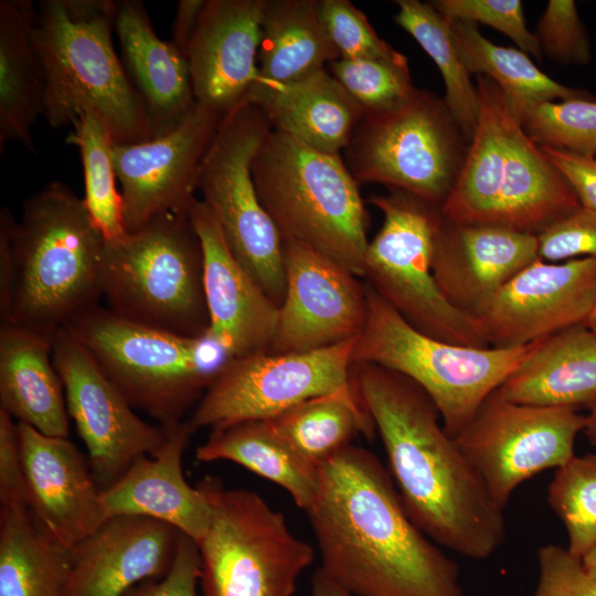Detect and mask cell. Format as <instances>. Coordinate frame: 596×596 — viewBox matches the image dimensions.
Instances as JSON below:
<instances>
[{"label":"cell","instance_id":"cell-45","mask_svg":"<svg viewBox=\"0 0 596 596\" xmlns=\"http://www.w3.org/2000/svg\"><path fill=\"white\" fill-rule=\"evenodd\" d=\"M539 577L532 596H596V578L582 560L557 544L538 550Z\"/></svg>","mask_w":596,"mask_h":596},{"label":"cell","instance_id":"cell-8","mask_svg":"<svg viewBox=\"0 0 596 596\" xmlns=\"http://www.w3.org/2000/svg\"><path fill=\"white\" fill-rule=\"evenodd\" d=\"M100 290L107 308L125 319L179 336H206L203 251L188 211L161 214L106 241Z\"/></svg>","mask_w":596,"mask_h":596},{"label":"cell","instance_id":"cell-1","mask_svg":"<svg viewBox=\"0 0 596 596\" xmlns=\"http://www.w3.org/2000/svg\"><path fill=\"white\" fill-rule=\"evenodd\" d=\"M326 575L355 596H465L457 562L406 513L389 470L350 444L318 466L305 511Z\"/></svg>","mask_w":596,"mask_h":596},{"label":"cell","instance_id":"cell-52","mask_svg":"<svg viewBox=\"0 0 596 596\" xmlns=\"http://www.w3.org/2000/svg\"><path fill=\"white\" fill-rule=\"evenodd\" d=\"M584 433L588 441L596 447V407L590 409L589 415L586 416Z\"/></svg>","mask_w":596,"mask_h":596},{"label":"cell","instance_id":"cell-53","mask_svg":"<svg viewBox=\"0 0 596 596\" xmlns=\"http://www.w3.org/2000/svg\"><path fill=\"white\" fill-rule=\"evenodd\" d=\"M582 563L587 573L596 578V546L582 558Z\"/></svg>","mask_w":596,"mask_h":596},{"label":"cell","instance_id":"cell-32","mask_svg":"<svg viewBox=\"0 0 596 596\" xmlns=\"http://www.w3.org/2000/svg\"><path fill=\"white\" fill-rule=\"evenodd\" d=\"M71 549L25 501L0 504V596H64Z\"/></svg>","mask_w":596,"mask_h":596},{"label":"cell","instance_id":"cell-41","mask_svg":"<svg viewBox=\"0 0 596 596\" xmlns=\"http://www.w3.org/2000/svg\"><path fill=\"white\" fill-rule=\"evenodd\" d=\"M320 14L340 58H387L400 52L381 39L349 0H320Z\"/></svg>","mask_w":596,"mask_h":596},{"label":"cell","instance_id":"cell-23","mask_svg":"<svg viewBox=\"0 0 596 596\" xmlns=\"http://www.w3.org/2000/svg\"><path fill=\"white\" fill-rule=\"evenodd\" d=\"M18 434L28 505L72 549L107 519L88 457L67 438L46 436L24 423H18Z\"/></svg>","mask_w":596,"mask_h":596},{"label":"cell","instance_id":"cell-38","mask_svg":"<svg viewBox=\"0 0 596 596\" xmlns=\"http://www.w3.org/2000/svg\"><path fill=\"white\" fill-rule=\"evenodd\" d=\"M547 502L566 529V549L582 560L596 546V453L574 456L555 470Z\"/></svg>","mask_w":596,"mask_h":596},{"label":"cell","instance_id":"cell-47","mask_svg":"<svg viewBox=\"0 0 596 596\" xmlns=\"http://www.w3.org/2000/svg\"><path fill=\"white\" fill-rule=\"evenodd\" d=\"M15 501L26 502L18 423L0 408V504Z\"/></svg>","mask_w":596,"mask_h":596},{"label":"cell","instance_id":"cell-17","mask_svg":"<svg viewBox=\"0 0 596 596\" xmlns=\"http://www.w3.org/2000/svg\"><path fill=\"white\" fill-rule=\"evenodd\" d=\"M283 243L286 292L267 352H309L356 338L366 319V285L332 258Z\"/></svg>","mask_w":596,"mask_h":596},{"label":"cell","instance_id":"cell-22","mask_svg":"<svg viewBox=\"0 0 596 596\" xmlns=\"http://www.w3.org/2000/svg\"><path fill=\"white\" fill-rule=\"evenodd\" d=\"M536 259L534 234L494 225L455 223L441 215L432 269L445 299L479 320L498 291Z\"/></svg>","mask_w":596,"mask_h":596},{"label":"cell","instance_id":"cell-49","mask_svg":"<svg viewBox=\"0 0 596 596\" xmlns=\"http://www.w3.org/2000/svg\"><path fill=\"white\" fill-rule=\"evenodd\" d=\"M17 220L8 207L0 210V322L9 315L14 277L12 233Z\"/></svg>","mask_w":596,"mask_h":596},{"label":"cell","instance_id":"cell-36","mask_svg":"<svg viewBox=\"0 0 596 596\" xmlns=\"http://www.w3.org/2000/svg\"><path fill=\"white\" fill-rule=\"evenodd\" d=\"M395 22L408 32L437 65L444 100L466 138L471 141L479 116V97L457 51L449 19L430 2L398 0Z\"/></svg>","mask_w":596,"mask_h":596},{"label":"cell","instance_id":"cell-16","mask_svg":"<svg viewBox=\"0 0 596 596\" xmlns=\"http://www.w3.org/2000/svg\"><path fill=\"white\" fill-rule=\"evenodd\" d=\"M53 362L64 386L68 416L85 444L102 492L138 457L157 454L168 429L138 416L86 347L65 328L53 338Z\"/></svg>","mask_w":596,"mask_h":596},{"label":"cell","instance_id":"cell-6","mask_svg":"<svg viewBox=\"0 0 596 596\" xmlns=\"http://www.w3.org/2000/svg\"><path fill=\"white\" fill-rule=\"evenodd\" d=\"M252 174L283 242L307 246L363 277L370 217L342 156L272 130Z\"/></svg>","mask_w":596,"mask_h":596},{"label":"cell","instance_id":"cell-40","mask_svg":"<svg viewBox=\"0 0 596 596\" xmlns=\"http://www.w3.org/2000/svg\"><path fill=\"white\" fill-rule=\"evenodd\" d=\"M538 146L596 157V102L575 98L538 106L523 121Z\"/></svg>","mask_w":596,"mask_h":596},{"label":"cell","instance_id":"cell-50","mask_svg":"<svg viewBox=\"0 0 596 596\" xmlns=\"http://www.w3.org/2000/svg\"><path fill=\"white\" fill-rule=\"evenodd\" d=\"M206 0H180L169 40L184 56Z\"/></svg>","mask_w":596,"mask_h":596},{"label":"cell","instance_id":"cell-39","mask_svg":"<svg viewBox=\"0 0 596 596\" xmlns=\"http://www.w3.org/2000/svg\"><path fill=\"white\" fill-rule=\"evenodd\" d=\"M327 70L342 85L363 114L381 113L404 103L414 93L407 58H338Z\"/></svg>","mask_w":596,"mask_h":596},{"label":"cell","instance_id":"cell-19","mask_svg":"<svg viewBox=\"0 0 596 596\" xmlns=\"http://www.w3.org/2000/svg\"><path fill=\"white\" fill-rule=\"evenodd\" d=\"M595 304L596 258H539L498 291L479 321L490 347H522L585 323Z\"/></svg>","mask_w":596,"mask_h":596},{"label":"cell","instance_id":"cell-37","mask_svg":"<svg viewBox=\"0 0 596 596\" xmlns=\"http://www.w3.org/2000/svg\"><path fill=\"white\" fill-rule=\"evenodd\" d=\"M72 126L65 141L79 150L87 209L107 242L121 238L126 230L123 199L116 188L114 141L106 127L92 114L81 115Z\"/></svg>","mask_w":596,"mask_h":596},{"label":"cell","instance_id":"cell-27","mask_svg":"<svg viewBox=\"0 0 596 596\" xmlns=\"http://www.w3.org/2000/svg\"><path fill=\"white\" fill-rule=\"evenodd\" d=\"M272 130L308 147L342 155L363 110L324 68L288 84L256 83L247 98Z\"/></svg>","mask_w":596,"mask_h":596},{"label":"cell","instance_id":"cell-44","mask_svg":"<svg viewBox=\"0 0 596 596\" xmlns=\"http://www.w3.org/2000/svg\"><path fill=\"white\" fill-rule=\"evenodd\" d=\"M536 237L539 258L544 262L596 258V211L581 205L550 224Z\"/></svg>","mask_w":596,"mask_h":596},{"label":"cell","instance_id":"cell-48","mask_svg":"<svg viewBox=\"0 0 596 596\" xmlns=\"http://www.w3.org/2000/svg\"><path fill=\"white\" fill-rule=\"evenodd\" d=\"M575 192L582 206L596 211V157L539 146Z\"/></svg>","mask_w":596,"mask_h":596},{"label":"cell","instance_id":"cell-21","mask_svg":"<svg viewBox=\"0 0 596 596\" xmlns=\"http://www.w3.org/2000/svg\"><path fill=\"white\" fill-rule=\"evenodd\" d=\"M188 214L203 251L207 333L231 358L267 351L279 306L233 255L215 216L196 196Z\"/></svg>","mask_w":596,"mask_h":596},{"label":"cell","instance_id":"cell-4","mask_svg":"<svg viewBox=\"0 0 596 596\" xmlns=\"http://www.w3.org/2000/svg\"><path fill=\"white\" fill-rule=\"evenodd\" d=\"M476 87L477 127L440 214L455 223L538 235L581 203L513 117L500 87L483 75L477 76Z\"/></svg>","mask_w":596,"mask_h":596},{"label":"cell","instance_id":"cell-2","mask_svg":"<svg viewBox=\"0 0 596 596\" xmlns=\"http://www.w3.org/2000/svg\"><path fill=\"white\" fill-rule=\"evenodd\" d=\"M351 382L374 423L411 520L462 557L493 555L507 536L504 509L445 432L428 394L411 379L373 363H353Z\"/></svg>","mask_w":596,"mask_h":596},{"label":"cell","instance_id":"cell-15","mask_svg":"<svg viewBox=\"0 0 596 596\" xmlns=\"http://www.w3.org/2000/svg\"><path fill=\"white\" fill-rule=\"evenodd\" d=\"M585 425L586 415L577 409L515 404L494 391L454 439L504 509L521 483L575 456Z\"/></svg>","mask_w":596,"mask_h":596},{"label":"cell","instance_id":"cell-20","mask_svg":"<svg viewBox=\"0 0 596 596\" xmlns=\"http://www.w3.org/2000/svg\"><path fill=\"white\" fill-rule=\"evenodd\" d=\"M266 0H206L185 51L196 103L226 116L258 77Z\"/></svg>","mask_w":596,"mask_h":596},{"label":"cell","instance_id":"cell-26","mask_svg":"<svg viewBox=\"0 0 596 596\" xmlns=\"http://www.w3.org/2000/svg\"><path fill=\"white\" fill-rule=\"evenodd\" d=\"M115 33L124 66L150 118L153 138L172 132L196 105L185 56L158 36L140 0L117 1Z\"/></svg>","mask_w":596,"mask_h":596},{"label":"cell","instance_id":"cell-10","mask_svg":"<svg viewBox=\"0 0 596 596\" xmlns=\"http://www.w3.org/2000/svg\"><path fill=\"white\" fill-rule=\"evenodd\" d=\"M196 486L211 508L198 542L202 596H292L313 561L312 546L257 492L227 488L214 476Z\"/></svg>","mask_w":596,"mask_h":596},{"label":"cell","instance_id":"cell-18","mask_svg":"<svg viewBox=\"0 0 596 596\" xmlns=\"http://www.w3.org/2000/svg\"><path fill=\"white\" fill-rule=\"evenodd\" d=\"M225 116L196 103L172 132L111 148L126 233L155 217L185 212L195 198L201 163Z\"/></svg>","mask_w":596,"mask_h":596},{"label":"cell","instance_id":"cell-13","mask_svg":"<svg viewBox=\"0 0 596 596\" xmlns=\"http://www.w3.org/2000/svg\"><path fill=\"white\" fill-rule=\"evenodd\" d=\"M272 131L245 102L226 115L201 163L196 191L215 216L237 260L280 306L286 292L284 243L253 180V160Z\"/></svg>","mask_w":596,"mask_h":596},{"label":"cell","instance_id":"cell-24","mask_svg":"<svg viewBox=\"0 0 596 596\" xmlns=\"http://www.w3.org/2000/svg\"><path fill=\"white\" fill-rule=\"evenodd\" d=\"M181 531L150 518L114 515L71 549L64 596H124L171 567Z\"/></svg>","mask_w":596,"mask_h":596},{"label":"cell","instance_id":"cell-34","mask_svg":"<svg viewBox=\"0 0 596 596\" xmlns=\"http://www.w3.org/2000/svg\"><path fill=\"white\" fill-rule=\"evenodd\" d=\"M460 60L469 74L487 76L502 91L513 117L522 125L540 105L555 99H592L587 92L562 85L543 73L526 53L485 38L476 23L449 19Z\"/></svg>","mask_w":596,"mask_h":596},{"label":"cell","instance_id":"cell-51","mask_svg":"<svg viewBox=\"0 0 596 596\" xmlns=\"http://www.w3.org/2000/svg\"><path fill=\"white\" fill-rule=\"evenodd\" d=\"M310 596H355L328 575H326L320 568L315 573L311 581Z\"/></svg>","mask_w":596,"mask_h":596},{"label":"cell","instance_id":"cell-9","mask_svg":"<svg viewBox=\"0 0 596 596\" xmlns=\"http://www.w3.org/2000/svg\"><path fill=\"white\" fill-rule=\"evenodd\" d=\"M366 297V319L356 338L352 362L377 364L414 381L436 405L451 438L465 428L534 344L472 348L445 342L411 326L369 285Z\"/></svg>","mask_w":596,"mask_h":596},{"label":"cell","instance_id":"cell-11","mask_svg":"<svg viewBox=\"0 0 596 596\" xmlns=\"http://www.w3.org/2000/svg\"><path fill=\"white\" fill-rule=\"evenodd\" d=\"M469 143L444 98L416 88L394 108L363 114L341 156L359 184H384L440 207Z\"/></svg>","mask_w":596,"mask_h":596},{"label":"cell","instance_id":"cell-31","mask_svg":"<svg viewBox=\"0 0 596 596\" xmlns=\"http://www.w3.org/2000/svg\"><path fill=\"white\" fill-rule=\"evenodd\" d=\"M338 58L320 14V0H266L256 83L296 82Z\"/></svg>","mask_w":596,"mask_h":596},{"label":"cell","instance_id":"cell-33","mask_svg":"<svg viewBox=\"0 0 596 596\" xmlns=\"http://www.w3.org/2000/svg\"><path fill=\"white\" fill-rule=\"evenodd\" d=\"M201 462L227 460L281 487L306 511L318 487V467L299 456L267 419L212 429L196 447Z\"/></svg>","mask_w":596,"mask_h":596},{"label":"cell","instance_id":"cell-12","mask_svg":"<svg viewBox=\"0 0 596 596\" xmlns=\"http://www.w3.org/2000/svg\"><path fill=\"white\" fill-rule=\"evenodd\" d=\"M369 202L382 212L383 223L366 247L368 285L418 331L458 345L490 347L480 321L454 308L434 278L439 207L395 189Z\"/></svg>","mask_w":596,"mask_h":596},{"label":"cell","instance_id":"cell-30","mask_svg":"<svg viewBox=\"0 0 596 596\" xmlns=\"http://www.w3.org/2000/svg\"><path fill=\"white\" fill-rule=\"evenodd\" d=\"M35 7L0 1V149L19 142L34 152L32 127L44 110V78L32 40Z\"/></svg>","mask_w":596,"mask_h":596},{"label":"cell","instance_id":"cell-7","mask_svg":"<svg viewBox=\"0 0 596 596\" xmlns=\"http://www.w3.org/2000/svg\"><path fill=\"white\" fill-rule=\"evenodd\" d=\"M65 329L86 347L128 403L161 426L183 422L231 359L209 333L174 334L99 305Z\"/></svg>","mask_w":596,"mask_h":596},{"label":"cell","instance_id":"cell-14","mask_svg":"<svg viewBox=\"0 0 596 596\" xmlns=\"http://www.w3.org/2000/svg\"><path fill=\"white\" fill-rule=\"evenodd\" d=\"M356 338L309 352L231 358L187 419L192 432L270 419L312 397L351 391Z\"/></svg>","mask_w":596,"mask_h":596},{"label":"cell","instance_id":"cell-29","mask_svg":"<svg viewBox=\"0 0 596 596\" xmlns=\"http://www.w3.org/2000/svg\"><path fill=\"white\" fill-rule=\"evenodd\" d=\"M0 408L41 434L67 438L70 416L53 362V338L14 324L1 326Z\"/></svg>","mask_w":596,"mask_h":596},{"label":"cell","instance_id":"cell-54","mask_svg":"<svg viewBox=\"0 0 596 596\" xmlns=\"http://www.w3.org/2000/svg\"><path fill=\"white\" fill-rule=\"evenodd\" d=\"M585 324L596 334V304L589 313Z\"/></svg>","mask_w":596,"mask_h":596},{"label":"cell","instance_id":"cell-35","mask_svg":"<svg viewBox=\"0 0 596 596\" xmlns=\"http://www.w3.org/2000/svg\"><path fill=\"white\" fill-rule=\"evenodd\" d=\"M267 421L299 456L317 467L352 444L355 436L372 439L376 433L353 389L312 397Z\"/></svg>","mask_w":596,"mask_h":596},{"label":"cell","instance_id":"cell-43","mask_svg":"<svg viewBox=\"0 0 596 596\" xmlns=\"http://www.w3.org/2000/svg\"><path fill=\"white\" fill-rule=\"evenodd\" d=\"M542 54L562 64L592 60L588 34L572 0H550L533 32Z\"/></svg>","mask_w":596,"mask_h":596},{"label":"cell","instance_id":"cell-3","mask_svg":"<svg viewBox=\"0 0 596 596\" xmlns=\"http://www.w3.org/2000/svg\"><path fill=\"white\" fill-rule=\"evenodd\" d=\"M116 13L113 0H44L35 8L43 117L60 129L92 114L114 143L147 141L153 138L150 118L114 46Z\"/></svg>","mask_w":596,"mask_h":596},{"label":"cell","instance_id":"cell-46","mask_svg":"<svg viewBox=\"0 0 596 596\" xmlns=\"http://www.w3.org/2000/svg\"><path fill=\"white\" fill-rule=\"evenodd\" d=\"M201 557L198 543L181 532L169 571L160 578L143 581L124 596H198Z\"/></svg>","mask_w":596,"mask_h":596},{"label":"cell","instance_id":"cell-28","mask_svg":"<svg viewBox=\"0 0 596 596\" xmlns=\"http://www.w3.org/2000/svg\"><path fill=\"white\" fill-rule=\"evenodd\" d=\"M496 393L515 404L593 409L596 334L579 323L535 341Z\"/></svg>","mask_w":596,"mask_h":596},{"label":"cell","instance_id":"cell-5","mask_svg":"<svg viewBox=\"0 0 596 596\" xmlns=\"http://www.w3.org/2000/svg\"><path fill=\"white\" fill-rule=\"evenodd\" d=\"M105 243L84 198L68 185L53 181L30 195L12 233L13 287L1 326L54 338L98 306Z\"/></svg>","mask_w":596,"mask_h":596},{"label":"cell","instance_id":"cell-25","mask_svg":"<svg viewBox=\"0 0 596 596\" xmlns=\"http://www.w3.org/2000/svg\"><path fill=\"white\" fill-rule=\"evenodd\" d=\"M168 438L152 456L138 457L100 492L106 517L138 515L166 522L196 543L211 521V508L198 486L183 473V455L193 434L188 421L166 426Z\"/></svg>","mask_w":596,"mask_h":596},{"label":"cell","instance_id":"cell-42","mask_svg":"<svg viewBox=\"0 0 596 596\" xmlns=\"http://www.w3.org/2000/svg\"><path fill=\"white\" fill-rule=\"evenodd\" d=\"M430 4L448 19L492 26L510 38L521 51L542 60L539 42L526 28L519 0H435Z\"/></svg>","mask_w":596,"mask_h":596}]
</instances>
